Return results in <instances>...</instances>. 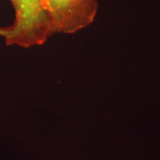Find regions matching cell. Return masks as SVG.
<instances>
[{"label": "cell", "mask_w": 160, "mask_h": 160, "mask_svg": "<svg viewBox=\"0 0 160 160\" xmlns=\"http://www.w3.org/2000/svg\"><path fill=\"white\" fill-rule=\"evenodd\" d=\"M14 9L11 25L0 27V38L8 46L28 48L41 46L53 34L43 0H10Z\"/></svg>", "instance_id": "1"}, {"label": "cell", "mask_w": 160, "mask_h": 160, "mask_svg": "<svg viewBox=\"0 0 160 160\" xmlns=\"http://www.w3.org/2000/svg\"><path fill=\"white\" fill-rule=\"evenodd\" d=\"M53 34H74L94 22L99 0H43Z\"/></svg>", "instance_id": "2"}]
</instances>
